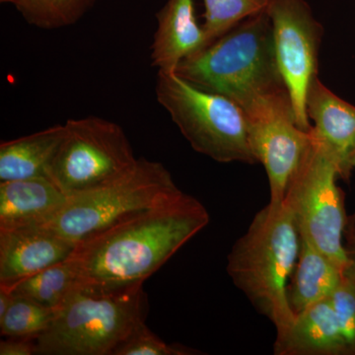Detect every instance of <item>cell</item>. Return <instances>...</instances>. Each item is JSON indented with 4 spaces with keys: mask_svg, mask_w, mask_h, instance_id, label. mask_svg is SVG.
I'll return each mask as SVG.
<instances>
[{
    "mask_svg": "<svg viewBox=\"0 0 355 355\" xmlns=\"http://www.w3.org/2000/svg\"><path fill=\"white\" fill-rule=\"evenodd\" d=\"M209 220L205 205L184 191L128 217L77 245L69 260L78 286L106 291L144 286Z\"/></svg>",
    "mask_w": 355,
    "mask_h": 355,
    "instance_id": "6da1fadb",
    "label": "cell"
},
{
    "mask_svg": "<svg viewBox=\"0 0 355 355\" xmlns=\"http://www.w3.org/2000/svg\"><path fill=\"white\" fill-rule=\"evenodd\" d=\"M300 233L286 203L268 202L233 245L227 257L229 277L257 312L268 318L277 334L295 320L287 286L297 263Z\"/></svg>",
    "mask_w": 355,
    "mask_h": 355,
    "instance_id": "7a4b0ae2",
    "label": "cell"
},
{
    "mask_svg": "<svg viewBox=\"0 0 355 355\" xmlns=\"http://www.w3.org/2000/svg\"><path fill=\"white\" fill-rule=\"evenodd\" d=\"M176 73L198 87L230 98L244 111L287 91L266 11L243 21L187 58Z\"/></svg>",
    "mask_w": 355,
    "mask_h": 355,
    "instance_id": "3957f363",
    "label": "cell"
},
{
    "mask_svg": "<svg viewBox=\"0 0 355 355\" xmlns=\"http://www.w3.org/2000/svg\"><path fill=\"white\" fill-rule=\"evenodd\" d=\"M148 308L144 286L121 291L77 286L36 338V354L114 355L146 321Z\"/></svg>",
    "mask_w": 355,
    "mask_h": 355,
    "instance_id": "277c9868",
    "label": "cell"
},
{
    "mask_svg": "<svg viewBox=\"0 0 355 355\" xmlns=\"http://www.w3.org/2000/svg\"><path fill=\"white\" fill-rule=\"evenodd\" d=\"M183 191L162 163L139 158L120 176L70 196L43 227L69 241H85L128 217L169 202Z\"/></svg>",
    "mask_w": 355,
    "mask_h": 355,
    "instance_id": "5b68a950",
    "label": "cell"
},
{
    "mask_svg": "<svg viewBox=\"0 0 355 355\" xmlns=\"http://www.w3.org/2000/svg\"><path fill=\"white\" fill-rule=\"evenodd\" d=\"M155 94L193 150L219 163H258L246 114L232 99L198 87L176 72H158Z\"/></svg>",
    "mask_w": 355,
    "mask_h": 355,
    "instance_id": "8992f818",
    "label": "cell"
},
{
    "mask_svg": "<svg viewBox=\"0 0 355 355\" xmlns=\"http://www.w3.org/2000/svg\"><path fill=\"white\" fill-rule=\"evenodd\" d=\"M292 177L284 202L291 210L300 237L328 256L343 272L347 257L343 244L349 217L345 193L338 186V168L315 137Z\"/></svg>",
    "mask_w": 355,
    "mask_h": 355,
    "instance_id": "52a82bcc",
    "label": "cell"
},
{
    "mask_svg": "<svg viewBox=\"0 0 355 355\" xmlns=\"http://www.w3.org/2000/svg\"><path fill=\"white\" fill-rule=\"evenodd\" d=\"M64 128L46 177L67 197L111 181L137 162L125 130L114 121L90 116L69 120Z\"/></svg>",
    "mask_w": 355,
    "mask_h": 355,
    "instance_id": "ba28073f",
    "label": "cell"
},
{
    "mask_svg": "<svg viewBox=\"0 0 355 355\" xmlns=\"http://www.w3.org/2000/svg\"><path fill=\"white\" fill-rule=\"evenodd\" d=\"M272 27L273 44L280 73L291 95L296 121L312 130L306 101L318 77L324 29L305 0H270L266 9Z\"/></svg>",
    "mask_w": 355,
    "mask_h": 355,
    "instance_id": "9c48e42d",
    "label": "cell"
},
{
    "mask_svg": "<svg viewBox=\"0 0 355 355\" xmlns=\"http://www.w3.org/2000/svg\"><path fill=\"white\" fill-rule=\"evenodd\" d=\"M245 114L250 146L268 176L270 202H284L289 182L309 148L312 132L297 125L288 92L261 100Z\"/></svg>",
    "mask_w": 355,
    "mask_h": 355,
    "instance_id": "30bf717a",
    "label": "cell"
},
{
    "mask_svg": "<svg viewBox=\"0 0 355 355\" xmlns=\"http://www.w3.org/2000/svg\"><path fill=\"white\" fill-rule=\"evenodd\" d=\"M76 246L43 226L0 230V288L67 261Z\"/></svg>",
    "mask_w": 355,
    "mask_h": 355,
    "instance_id": "8fae6325",
    "label": "cell"
},
{
    "mask_svg": "<svg viewBox=\"0 0 355 355\" xmlns=\"http://www.w3.org/2000/svg\"><path fill=\"white\" fill-rule=\"evenodd\" d=\"M306 108L315 137L333 158L340 179L349 181L354 169V105L336 95L318 76L308 91Z\"/></svg>",
    "mask_w": 355,
    "mask_h": 355,
    "instance_id": "7c38bea8",
    "label": "cell"
},
{
    "mask_svg": "<svg viewBox=\"0 0 355 355\" xmlns=\"http://www.w3.org/2000/svg\"><path fill=\"white\" fill-rule=\"evenodd\" d=\"M156 18L150 58L158 72H176L183 60L210 44L203 26L198 23L193 0H168Z\"/></svg>",
    "mask_w": 355,
    "mask_h": 355,
    "instance_id": "4fadbf2b",
    "label": "cell"
},
{
    "mask_svg": "<svg viewBox=\"0 0 355 355\" xmlns=\"http://www.w3.org/2000/svg\"><path fill=\"white\" fill-rule=\"evenodd\" d=\"M275 355H349L331 297L296 315L291 328L277 334Z\"/></svg>",
    "mask_w": 355,
    "mask_h": 355,
    "instance_id": "5bb4252c",
    "label": "cell"
},
{
    "mask_svg": "<svg viewBox=\"0 0 355 355\" xmlns=\"http://www.w3.org/2000/svg\"><path fill=\"white\" fill-rule=\"evenodd\" d=\"M67 200L48 177L0 182V230L44 225Z\"/></svg>",
    "mask_w": 355,
    "mask_h": 355,
    "instance_id": "9a60e30c",
    "label": "cell"
},
{
    "mask_svg": "<svg viewBox=\"0 0 355 355\" xmlns=\"http://www.w3.org/2000/svg\"><path fill=\"white\" fill-rule=\"evenodd\" d=\"M343 279L342 268L301 238L297 263L287 286V301L292 312L296 316L318 301L329 297Z\"/></svg>",
    "mask_w": 355,
    "mask_h": 355,
    "instance_id": "2e32d148",
    "label": "cell"
},
{
    "mask_svg": "<svg viewBox=\"0 0 355 355\" xmlns=\"http://www.w3.org/2000/svg\"><path fill=\"white\" fill-rule=\"evenodd\" d=\"M64 125L0 144V182L46 177L49 166L62 144Z\"/></svg>",
    "mask_w": 355,
    "mask_h": 355,
    "instance_id": "e0dca14e",
    "label": "cell"
},
{
    "mask_svg": "<svg viewBox=\"0 0 355 355\" xmlns=\"http://www.w3.org/2000/svg\"><path fill=\"white\" fill-rule=\"evenodd\" d=\"M77 286L78 275L71 261L67 259L21 280L8 291L14 295L31 299L44 307L57 310Z\"/></svg>",
    "mask_w": 355,
    "mask_h": 355,
    "instance_id": "ac0fdd59",
    "label": "cell"
},
{
    "mask_svg": "<svg viewBox=\"0 0 355 355\" xmlns=\"http://www.w3.org/2000/svg\"><path fill=\"white\" fill-rule=\"evenodd\" d=\"M97 0H10L26 22L44 30L76 24Z\"/></svg>",
    "mask_w": 355,
    "mask_h": 355,
    "instance_id": "d6986e66",
    "label": "cell"
},
{
    "mask_svg": "<svg viewBox=\"0 0 355 355\" xmlns=\"http://www.w3.org/2000/svg\"><path fill=\"white\" fill-rule=\"evenodd\" d=\"M270 0H203V29L210 44L243 21L265 12Z\"/></svg>",
    "mask_w": 355,
    "mask_h": 355,
    "instance_id": "ffe728a7",
    "label": "cell"
},
{
    "mask_svg": "<svg viewBox=\"0 0 355 355\" xmlns=\"http://www.w3.org/2000/svg\"><path fill=\"white\" fill-rule=\"evenodd\" d=\"M55 310L44 307L31 299L14 295L10 307L0 320L1 336L35 338L48 330Z\"/></svg>",
    "mask_w": 355,
    "mask_h": 355,
    "instance_id": "44dd1931",
    "label": "cell"
},
{
    "mask_svg": "<svg viewBox=\"0 0 355 355\" xmlns=\"http://www.w3.org/2000/svg\"><path fill=\"white\" fill-rule=\"evenodd\" d=\"M198 350L190 349L180 343H167L161 340L147 327L146 322L140 324L121 343L114 355H195Z\"/></svg>",
    "mask_w": 355,
    "mask_h": 355,
    "instance_id": "7402d4cb",
    "label": "cell"
},
{
    "mask_svg": "<svg viewBox=\"0 0 355 355\" xmlns=\"http://www.w3.org/2000/svg\"><path fill=\"white\" fill-rule=\"evenodd\" d=\"M349 355H355V286L345 279L330 295Z\"/></svg>",
    "mask_w": 355,
    "mask_h": 355,
    "instance_id": "603a6c76",
    "label": "cell"
},
{
    "mask_svg": "<svg viewBox=\"0 0 355 355\" xmlns=\"http://www.w3.org/2000/svg\"><path fill=\"white\" fill-rule=\"evenodd\" d=\"M36 354V340L30 338H8L0 343V355Z\"/></svg>",
    "mask_w": 355,
    "mask_h": 355,
    "instance_id": "cb8c5ba5",
    "label": "cell"
},
{
    "mask_svg": "<svg viewBox=\"0 0 355 355\" xmlns=\"http://www.w3.org/2000/svg\"><path fill=\"white\" fill-rule=\"evenodd\" d=\"M347 244L345 245V253L347 257V266L345 268V279L349 280L355 286V223L347 224L345 229Z\"/></svg>",
    "mask_w": 355,
    "mask_h": 355,
    "instance_id": "d4e9b609",
    "label": "cell"
},
{
    "mask_svg": "<svg viewBox=\"0 0 355 355\" xmlns=\"http://www.w3.org/2000/svg\"><path fill=\"white\" fill-rule=\"evenodd\" d=\"M13 300V294L6 289L0 288V320L4 317Z\"/></svg>",
    "mask_w": 355,
    "mask_h": 355,
    "instance_id": "484cf974",
    "label": "cell"
},
{
    "mask_svg": "<svg viewBox=\"0 0 355 355\" xmlns=\"http://www.w3.org/2000/svg\"><path fill=\"white\" fill-rule=\"evenodd\" d=\"M352 166H354V168L355 169V155H354V160H352Z\"/></svg>",
    "mask_w": 355,
    "mask_h": 355,
    "instance_id": "4316f807",
    "label": "cell"
}]
</instances>
